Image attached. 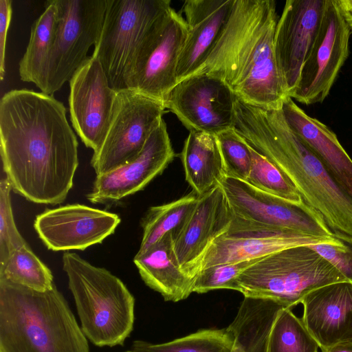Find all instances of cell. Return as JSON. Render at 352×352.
Masks as SVG:
<instances>
[{
  "instance_id": "cell-8",
  "label": "cell",
  "mask_w": 352,
  "mask_h": 352,
  "mask_svg": "<svg viewBox=\"0 0 352 352\" xmlns=\"http://www.w3.org/2000/svg\"><path fill=\"white\" fill-rule=\"evenodd\" d=\"M58 10L54 42L45 67L41 92L53 96L87 58L100 33L107 0H54Z\"/></svg>"
},
{
  "instance_id": "cell-31",
  "label": "cell",
  "mask_w": 352,
  "mask_h": 352,
  "mask_svg": "<svg viewBox=\"0 0 352 352\" xmlns=\"http://www.w3.org/2000/svg\"><path fill=\"white\" fill-rule=\"evenodd\" d=\"M250 147L252 162L246 182L278 197L296 203L303 201L300 192L287 176L265 156Z\"/></svg>"
},
{
  "instance_id": "cell-34",
  "label": "cell",
  "mask_w": 352,
  "mask_h": 352,
  "mask_svg": "<svg viewBox=\"0 0 352 352\" xmlns=\"http://www.w3.org/2000/svg\"><path fill=\"white\" fill-rule=\"evenodd\" d=\"M258 259L223 263L206 267L195 277L192 292L203 294L220 289L236 290L237 278Z\"/></svg>"
},
{
  "instance_id": "cell-14",
  "label": "cell",
  "mask_w": 352,
  "mask_h": 352,
  "mask_svg": "<svg viewBox=\"0 0 352 352\" xmlns=\"http://www.w3.org/2000/svg\"><path fill=\"white\" fill-rule=\"evenodd\" d=\"M326 3L327 0H287L278 18L274 55L285 91L290 98L317 37Z\"/></svg>"
},
{
  "instance_id": "cell-18",
  "label": "cell",
  "mask_w": 352,
  "mask_h": 352,
  "mask_svg": "<svg viewBox=\"0 0 352 352\" xmlns=\"http://www.w3.org/2000/svg\"><path fill=\"white\" fill-rule=\"evenodd\" d=\"M233 219L219 184L199 196L196 206L174 239V250L183 272L195 280L201 261L213 241L226 232Z\"/></svg>"
},
{
  "instance_id": "cell-35",
  "label": "cell",
  "mask_w": 352,
  "mask_h": 352,
  "mask_svg": "<svg viewBox=\"0 0 352 352\" xmlns=\"http://www.w3.org/2000/svg\"><path fill=\"white\" fill-rule=\"evenodd\" d=\"M334 240L319 243L310 247L336 267L352 283V236L333 232Z\"/></svg>"
},
{
  "instance_id": "cell-26",
  "label": "cell",
  "mask_w": 352,
  "mask_h": 352,
  "mask_svg": "<svg viewBox=\"0 0 352 352\" xmlns=\"http://www.w3.org/2000/svg\"><path fill=\"white\" fill-rule=\"evenodd\" d=\"M58 10L54 0L45 3V10L31 27L26 50L19 61L20 78L39 87L54 45Z\"/></svg>"
},
{
  "instance_id": "cell-36",
  "label": "cell",
  "mask_w": 352,
  "mask_h": 352,
  "mask_svg": "<svg viewBox=\"0 0 352 352\" xmlns=\"http://www.w3.org/2000/svg\"><path fill=\"white\" fill-rule=\"evenodd\" d=\"M12 1L0 0V79L5 74L6 45L8 31L12 18Z\"/></svg>"
},
{
  "instance_id": "cell-9",
  "label": "cell",
  "mask_w": 352,
  "mask_h": 352,
  "mask_svg": "<svg viewBox=\"0 0 352 352\" xmlns=\"http://www.w3.org/2000/svg\"><path fill=\"white\" fill-rule=\"evenodd\" d=\"M162 101L133 89L118 91L103 142L91 159L96 176L134 160L163 119Z\"/></svg>"
},
{
  "instance_id": "cell-19",
  "label": "cell",
  "mask_w": 352,
  "mask_h": 352,
  "mask_svg": "<svg viewBox=\"0 0 352 352\" xmlns=\"http://www.w3.org/2000/svg\"><path fill=\"white\" fill-rule=\"evenodd\" d=\"M188 34L186 21L170 8L140 63L130 89L163 102L177 84V67Z\"/></svg>"
},
{
  "instance_id": "cell-22",
  "label": "cell",
  "mask_w": 352,
  "mask_h": 352,
  "mask_svg": "<svg viewBox=\"0 0 352 352\" xmlns=\"http://www.w3.org/2000/svg\"><path fill=\"white\" fill-rule=\"evenodd\" d=\"M280 109L289 127L352 197V160L334 132L318 119L307 114L289 96L283 101Z\"/></svg>"
},
{
  "instance_id": "cell-39",
  "label": "cell",
  "mask_w": 352,
  "mask_h": 352,
  "mask_svg": "<svg viewBox=\"0 0 352 352\" xmlns=\"http://www.w3.org/2000/svg\"><path fill=\"white\" fill-rule=\"evenodd\" d=\"M126 352H133V351H132L131 350H130V351H126Z\"/></svg>"
},
{
  "instance_id": "cell-27",
  "label": "cell",
  "mask_w": 352,
  "mask_h": 352,
  "mask_svg": "<svg viewBox=\"0 0 352 352\" xmlns=\"http://www.w3.org/2000/svg\"><path fill=\"white\" fill-rule=\"evenodd\" d=\"M198 198L192 190L177 200L151 207L141 222L143 232L138 254L144 252L170 232L175 239L193 212Z\"/></svg>"
},
{
  "instance_id": "cell-4",
  "label": "cell",
  "mask_w": 352,
  "mask_h": 352,
  "mask_svg": "<svg viewBox=\"0 0 352 352\" xmlns=\"http://www.w3.org/2000/svg\"><path fill=\"white\" fill-rule=\"evenodd\" d=\"M0 352H90L56 286L36 291L0 279Z\"/></svg>"
},
{
  "instance_id": "cell-16",
  "label": "cell",
  "mask_w": 352,
  "mask_h": 352,
  "mask_svg": "<svg viewBox=\"0 0 352 352\" xmlns=\"http://www.w3.org/2000/svg\"><path fill=\"white\" fill-rule=\"evenodd\" d=\"M333 240V235L323 237L268 228L233 216L228 230L217 238L207 250L200 271L215 265L260 258L289 247L311 245Z\"/></svg>"
},
{
  "instance_id": "cell-1",
  "label": "cell",
  "mask_w": 352,
  "mask_h": 352,
  "mask_svg": "<svg viewBox=\"0 0 352 352\" xmlns=\"http://www.w3.org/2000/svg\"><path fill=\"white\" fill-rule=\"evenodd\" d=\"M78 142L63 103L12 89L0 101V153L12 190L31 202L59 204L73 187Z\"/></svg>"
},
{
  "instance_id": "cell-24",
  "label": "cell",
  "mask_w": 352,
  "mask_h": 352,
  "mask_svg": "<svg viewBox=\"0 0 352 352\" xmlns=\"http://www.w3.org/2000/svg\"><path fill=\"white\" fill-rule=\"evenodd\" d=\"M186 179L199 196L226 176L216 135L190 131L179 155Z\"/></svg>"
},
{
  "instance_id": "cell-33",
  "label": "cell",
  "mask_w": 352,
  "mask_h": 352,
  "mask_svg": "<svg viewBox=\"0 0 352 352\" xmlns=\"http://www.w3.org/2000/svg\"><path fill=\"white\" fill-rule=\"evenodd\" d=\"M11 184L7 177L0 181V265L15 250L28 243L18 230L12 212Z\"/></svg>"
},
{
  "instance_id": "cell-15",
  "label": "cell",
  "mask_w": 352,
  "mask_h": 352,
  "mask_svg": "<svg viewBox=\"0 0 352 352\" xmlns=\"http://www.w3.org/2000/svg\"><path fill=\"white\" fill-rule=\"evenodd\" d=\"M120 223L117 214L75 204L46 209L36 217L34 228L49 250L69 252L101 243Z\"/></svg>"
},
{
  "instance_id": "cell-7",
  "label": "cell",
  "mask_w": 352,
  "mask_h": 352,
  "mask_svg": "<svg viewBox=\"0 0 352 352\" xmlns=\"http://www.w3.org/2000/svg\"><path fill=\"white\" fill-rule=\"evenodd\" d=\"M340 281L348 280L310 245H300L259 258L237 278L236 291L292 309L311 291Z\"/></svg>"
},
{
  "instance_id": "cell-3",
  "label": "cell",
  "mask_w": 352,
  "mask_h": 352,
  "mask_svg": "<svg viewBox=\"0 0 352 352\" xmlns=\"http://www.w3.org/2000/svg\"><path fill=\"white\" fill-rule=\"evenodd\" d=\"M235 130L276 165L332 232L352 236V197L293 131L282 111L235 99Z\"/></svg>"
},
{
  "instance_id": "cell-38",
  "label": "cell",
  "mask_w": 352,
  "mask_h": 352,
  "mask_svg": "<svg viewBox=\"0 0 352 352\" xmlns=\"http://www.w3.org/2000/svg\"><path fill=\"white\" fill-rule=\"evenodd\" d=\"M321 350L322 352H352V343L339 344Z\"/></svg>"
},
{
  "instance_id": "cell-30",
  "label": "cell",
  "mask_w": 352,
  "mask_h": 352,
  "mask_svg": "<svg viewBox=\"0 0 352 352\" xmlns=\"http://www.w3.org/2000/svg\"><path fill=\"white\" fill-rule=\"evenodd\" d=\"M318 348L302 318L292 309L283 308L272 327L267 352H318Z\"/></svg>"
},
{
  "instance_id": "cell-12",
  "label": "cell",
  "mask_w": 352,
  "mask_h": 352,
  "mask_svg": "<svg viewBox=\"0 0 352 352\" xmlns=\"http://www.w3.org/2000/svg\"><path fill=\"white\" fill-rule=\"evenodd\" d=\"M351 30L336 0H327L320 27L291 98L306 104L322 103L349 55Z\"/></svg>"
},
{
  "instance_id": "cell-17",
  "label": "cell",
  "mask_w": 352,
  "mask_h": 352,
  "mask_svg": "<svg viewBox=\"0 0 352 352\" xmlns=\"http://www.w3.org/2000/svg\"><path fill=\"white\" fill-rule=\"evenodd\" d=\"M175 157L166 124L162 119L138 156L111 171L96 176L87 199L93 204H107L133 195L162 173Z\"/></svg>"
},
{
  "instance_id": "cell-37",
  "label": "cell",
  "mask_w": 352,
  "mask_h": 352,
  "mask_svg": "<svg viewBox=\"0 0 352 352\" xmlns=\"http://www.w3.org/2000/svg\"><path fill=\"white\" fill-rule=\"evenodd\" d=\"M340 14L352 31V0H336Z\"/></svg>"
},
{
  "instance_id": "cell-21",
  "label": "cell",
  "mask_w": 352,
  "mask_h": 352,
  "mask_svg": "<svg viewBox=\"0 0 352 352\" xmlns=\"http://www.w3.org/2000/svg\"><path fill=\"white\" fill-rule=\"evenodd\" d=\"M233 1H185L182 10L188 34L178 60L177 82L192 75L199 67L221 32Z\"/></svg>"
},
{
  "instance_id": "cell-28",
  "label": "cell",
  "mask_w": 352,
  "mask_h": 352,
  "mask_svg": "<svg viewBox=\"0 0 352 352\" xmlns=\"http://www.w3.org/2000/svg\"><path fill=\"white\" fill-rule=\"evenodd\" d=\"M235 337L230 326L200 329L186 336L160 344L135 340L133 352H232Z\"/></svg>"
},
{
  "instance_id": "cell-11",
  "label": "cell",
  "mask_w": 352,
  "mask_h": 352,
  "mask_svg": "<svg viewBox=\"0 0 352 352\" xmlns=\"http://www.w3.org/2000/svg\"><path fill=\"white\" fill-rule=\"evenodd\" d=\"M236 95L221 79L204 74L179 81L163 102L190 131L217 135L235 127Z\"/></svg>"
},
{
  "instance_id": "cell-29",
  "label": "cell",
  "mask_w": 352,
  "mask_h": 352,
  "mask_svg": "<svg viewBox=\"0 0 352 352\" xmlns=\"http://www.w3.org/2000/svg\"><path fill=\"white\" fill-rule=\"evenodd\" d=\"M0 279L38 292L50 290L55 285L51 270L29 245L15 250L0 265Z\"/></svg>"
},
{
  "instance_id": "cell-25",
  "label": "cell",
  "mask_w": 352,
  "mask_h": 352,
  "mask_svg": "<svg viewBox=\"0 0 352 352\" xmlns=\"http://www.w3.org/2000/svg\"><path fill=\"white\" fill-rule=\"evenodd\" d=\"M284 307L270 299L244 297L229 324L235 337L232 352H267L272 327Z\"/></svg>"
},
{
  "instance_id": "cell-13",
  "label": "cell",
  "mask_w": 352,
  "mask_h": 352,
  "mask_svg": "<svg viewBox=\"0 0 352 352\" xmlns=\"http://www.w3.org/2000/svg\"><path fill=\"white\" fill-rule=\"evenodd\" d=\"M69 82L72 126L85 145L95 152L107 132L118 91L110 86L100 63L92 55Z\"/></svg>"
},
{
  "instance_id": "cell-23",
  "label": "cell",
  "mask_w": 352,
  "mask_h": 352,
  "mask_svg": "<svg viewBox=\"0 0 352 352\" xmlns=\"http://www.w3.org/2000/svg\"><path fill=\"white\" fill-rule=\"evenodd\" d=\"M133 262L144 283L160 293L164 300L179 302L192 293L194 279L180 267L171 232L144 252L137 253Z\"/></svg>"
},
{
  "instance_id": "cell-32",
  "label": "cell",
  "mask_w": 352,
  "mask_h": 352,
  "mask_svg": "<svg viewBox=\"0 0 352 352\" xmlns=\"http://www.w3.org/2000/svg\"><path fill=\"white\" fill-rule=\"evenodd\" d=\"M216 137L226 177L246 182L252 162L250 144L235 129L225 131Z\"/></svg>"
},
{
  "instance_id": "cell-6",
  "label": "cell",
  "mask_w": 352,
  "mask_h": 352,
  "mask_svg": "<svg viewBox=\"0 0 352 352\" xmlns=\"http://www.w3.org/2000/svg\"><path fill=\"white\" fill-rule=\"evenodd\" d=\"M170 8L169 0H107L92 56L100 63L113 89H130L146 49Z\"/></svg>"
},
{
  "instance_id": "cell-20",
  "label": "cell",
  "mask_w": 352,
  "mask_h": 352,
  "mask_svg": "<svg viewBox=\"0 0 352 352\" xmlns=\"http://www.w3.org/2000/svg\"><path fill=\"white\" fill-rule=\"evenodd\" d=\"M301 303L302 320L321 349L352 343V283L340 281L317 288Z\"/></svg>"
},
{
  "instance_id": "cell-2",
  "label": "cell",
  "mask_w": 352,
  "mask_h": 352,
  "mask_svg": "<svg viewBox=\"0 0 352 352\" xmlns=\"http://www.w3.org/2000/svg\"><path fill=\"white\" fill-rule=\"evenodd\" d=\"M278 20L274 0H234L221 32L192 74L222 80L246 102L280 109L287 96L274 55Z\"/></svg>"
},
{
  "instance_id": "cell-5",
  "label": "cell",
  "mask_w": 352,
  "mask_h": 352,
  "mask_svg": "<svg viewBox=\"0 0 352 352\" xmlns=\"http://www.w3.org/2000/svg\"><path fill=\"white\" fill-rule=\"evenodd\" d=\"M62 261L86 338L97 346L123 345L133 329V294L118 277L75 252H65Z\"/></svg>"
},
{
  "instance_id": "cell-10",
  "label": "cell",
  "mask_w": 352,
  "mask_h": 352,
  "mask_svg": "<svg viewBox=\"0 0 352 352\" xmlns=\"http://www.w3.org/2000/svg\"><path fill=\"white\" fill-rule=\"evenodd\" d=\"M233 216L258 226L331 237L322 216L304 201L296 203L228 177L219 182Z\"/></svg>"
}]
</instances>
